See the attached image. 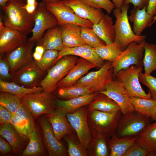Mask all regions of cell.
I'll return each instance as SVG.
<instances>
[{
  "label": "cell",
  "instance_id": "1",
  "mask_svg": "<svg viewBox=\"0 0 156 156\" xmlns=\"http://www.w3.org/2000/svg\"><path fill=\"white\" fill-rule=\"evenodd\" d=\"M26 3V0H12L1 9L5 26L28 35L32 32L34 20V14L29 13L23 7Z\"/></svg>",
  "mask_w": 156,
  "mask_h": 156
},
{
  "label": "cell",
  "instance_id": "2",
  "mask_svg": "<svg viewBox=\"0 0 156 156\" xmlns=\"http://www.w3.org/2000/svg\"><path fill=\"white\" fill-rule=\"evenodd\" d=\"M121 115L120 110L111 112L88 111V120L92 137L101 135L110 138L115 134Z\"/></svg>",
  "mask_w": 156,
  "mask_h": 156
},
{
  "label": "cell",
  "instance_id": "3",
  "mask_svg": "<svg viewBox=\"0 0 156 156\" xmlns=\"http://www.w3.org/2000/svg\"><path fill=\"white\" fill-rule=\"evenodd\" d=\"M129 5L123 3L120 8H115L113 10L116 18L114 27L115 33L114 42L121 44L125 49L131 43H140L145 40V35L137 36L134 33L130 25L127 15Z\"/></svg>",
  "mask_w": 156,
  "mask_h": 156
},
{
  "label": "cell",
  "instance_id": "4",
  "mask_svg": "<svg viewBox=\"0 0 156 156\" xmlns=\"http://www.w3.org/2000/svg\"><path fill=\"white\" fill-rule=\"evenodd\" d=\"M142 70V66L132 65L126 69L119 71L115 78L123 87L129 97L152 99L150 91L148 90V93H146L140 83L139 74Z\"/></svg>",
  "mask_w": 156,
  "mask_h": 156
},
{
  "label": "cell",
  "instance_id": "5",
  "mask_svg": "<svg viewBox=\"0 0 156 156\" xmlns=\"http://www.w3.org/2000/svg\"><path fill=\"white\" fill-rule=\"evenodd\" d=\"M150 117L135 111L121 115L115 134L118 137H136L153 121Z\"/></svg>",
  "mask_w": 156,
  "mask_h": 156
},
{
  "label": "cell",
  "instance_id": "6",
  "mask_svg": "<svg viewBox=\"0 0 156 156\" xmlns=\"http://www.w3.org/2000/svg\"><path fill=\"white\" fill-rule=\"evenodd\" d=\"M78 59L77 56L69 55L63 56L58 60L48 70L47 75L40 84L43 91L50 93L54 91L58 83L67 75Z\"/></svg>",
  "mask_w": 156,
  "mask_h": 156
},
{
  "label": "cell",
  "instance_id": "7",
  "mask_svg": "<svg viewBox=\"0 0 156 156\" xmlns=\"http://www.w3.org/2000/svg\"><path fill=\"white\" fill-rule=\"evenodd\" d=\"M33 114L35 120L40 116L49 114L56 109V98L52 93L42 91L38 93L18 95Z\"/></svg>",
  "mask_w": 156,
  "mask_h": 156
},
{
  "label": "cell",
  "instance_id": "8",
  "mask_svg": "<svg viewBox=\"0 0 156 156\" xmlns=\"http://www.w3.org/2000/svg\"><path fill=\"white\" fill-rule=\"evenodd\" d=\"M145 40L140 43H131L119 54L116 60L112 62L114 78L120 70L126 69L131 66H142Z\"/></svg>",
  "mask_w": 156,
  "mask_h": 156
},
{
  "label": "cell",
  "instance_id": "9",
  "mask_svg": "<svg viewBox=\"0 0 156 156\" xmlns=\"http://www.w3.org/2000/svg\"><path fill=\"white\" fill-rule=\"evenodd\" d=\"M88 107H82L75 112L66 114L67 118L75 131L80 143L86 149L92 139L88 120Z\"/></svg>",
  "mask_w": 156,
  "mask_h": 156
},
{
  "label": "cell",
  "instance_id": "10",
  "mask_svg": "<svg viewBox=\"0 0 156 156\" xmlns=\"http://www.w3.org/2000/svg\"><path fill=\"white\" fill-rule=\"evenodd\" d=\"M34 23L32 36L27 40L35 43L47 30L58 25L56 18L42 1L39 3L34 13Z\"/></svg>",
  "mask_w": 156,
  "mask_h": 156
},
{
  "label": "cell",
  "instance_id": "11",
  "mask_svg": "<svg viewBox=\"0 0 156 156\" xmlns=\"http://www.w3.org/2000/svg\"><path fill=\"white\" fill-rule=\"evenodd\" d=\"M114 78L112 62L107 61L98 70L90 72L82 77L74 85L92 87L95 92L105 90L107 85Z\"/></svg>",
  "mask_w": 156,
  "mask_h": 156
},
{
  "label": "cell",
  "instance_id": "12",
  "mask_svg": "<svg viewBox=\"0 0 156 156\" xmlns=\"http://www.w3.org/2000/svg\"><path fill=\"white\" fill-rule=\"evenodd\" d=\"M45 4L47 9L57 20L58 25L70 24L78 25L81 27L92 28L93 24L91 22L78 16L62 0Z\"/></svg>",
  "mask_w": 156,
  "mask_h": 156
},
{
  "label": "cell",
  "instance_id": "13",
  "mask_svg": "<svg viewBox=\"0 0 156 156\" xmlns=\"http://www.w3.org/2000/svg\"><path fill=\"white\" fill-rule=\"evenodd\" d=\"M38 121L41 128L44 145L49 156H66L67 151L64 144L56 138L52 125L45 115L38 117Z\"/></svg>",
  "mask_w": 156,
  "mask_h": 156
},
{
  "label": "cell",
  "instance_id": "14",
  "mask_svg": "<svg viewBox=\"0 0 156 156\" xmlns=\"http://www.w3.org/2000/svg\"><path fill=\"white\" fill-rule=\"evenodd\" d=\"M35 44L27 40L10 53L4 55L12 75L34 61L33 50Z\"/></svg>",
  "mask_w": 156,
  "mask_h": 156
},
{
  "label": "cell",
  "instance_id": "15",
  "mask_svg": "<svg viewBox=\"0 0 156 156\" xmlns=\"http://www.w3.org/2000/svg\"><path fill=\"white\" fill-rule=\"evenodd\" d=\"M44 72L38 67L34 60L12 74L11 81L25 87H37L43 79Z\"/></svg>",
  "mask_w": 156,
  "mask_h": 156
},
{
  "label": "cell",
  "instance_id": "16",
  "mask_svg": "<svg viewBox=\"0 0 156 156\" xmlns=\"http://www.w3.org/2000/svg\"><path fill=\"white\" fill-rule=\"evenodd\" d=\"M27 34L5 26L0 28V54H7L27 40Z\"/></svg>",
  "mask_w": 156,
  "mask_h": 156
},
{
  "label": "cell",
  "instance_id": "17",
  "mask_svg": "<svg viewBox=\"0 0 156 156\" xmlns=\"http://www.w3.org/2000/svg\"><path fill=\"white\" fill-rule=\"evenodd\" d=\"M99 92L105 94L115 101L119 106L122 114L135 111L125 89L116 79L109 82L105 90Z\"/></svg>",
  "mask_w": 156,
  "mask_h": 156
},
{
  "label": "cell",
  "instance_id": "18",
  "mask_svg": "<svg viewBox=\"0 0 156 156\" xmlns=\"http://www.w3.org/2000/svg\"><path fill=\"white\" fill-rule=\"evenodd\" d=\"M0 135L10 144L14 154L21 156L27 145L28 137L19 133L10 123L0 126Z\"/></svg>",
  "mask_w": 156,
  "mask_h": 156
},
{
  "label": "cell",
  "instance_id": "19",
  "mask_svg": "<svg viewBox=\"0 0 156 156\" xmlns=\"http://www.w3.org/2000/svg\"><path fill=\"white\" fill-rule=\"evenodd\" d=\"M52 127L55 136L60 141L65 135L73 133L75 131L66 119V114L57 108L51 113L44 114Z\"/></svg>",
  "mask_w": 156,
  "mask_h": 156
},
{
  "label": "cell",
  "instance_id": "20",
  "mask_svg": "<svg viewBox=\"0 0 156 156\" xmlns=\"http://www.w3.org/2000/svg\"><path fill=\"white\" fill-rule=\"evenodd\" d=\"M75 13L81 18L87 20L93 24L97 23L104 15L101 9L93 8L81 0H62Z\"/></svg>",
  "mask_w": 156,
  "mask_h": 156
},
{
  "label": "cell",
  "instance_id": "21",
  "mask_svg": "<svg viewBox=\"0 0 156 156\" xmlns=\"http://www.w3.org/2000/svg\"><path fill=\"white\" fill-rule=\"evenodd\" d=\"M69 55L79 56L85 59L99 68L105 62L96 53L93 48L89 45H86L71 48L65 47L59 51L56 63L63 56Z\"/></svg>",
  "mask_w": 156,
  "mask_h": 156
},
{
  "label": "cell",
  "instance_id": "22",
  "mask_svg": "<svg viewBox=\"0 0 156 156\" xmlns=\"http://www.w3.org/2000/svg\"><path fill=\"white\" fill-rule=\"evenodd\" d=\"M96 67L94 64L80 57L67 75L58 83L57 87L60 88L74 85L89 70Z\"/></svg>",
  "mask_w": 156,
  "mask_h": 156
},
{
  "label": "cell",
  "instance_id": "23",
  "mask_svg": "<svg viewBox=\"0 0 156 156\" xmlns=\"http://www.w3.org/2000/svg\"><path fill=\"white\" fill-rule=\"evenodd\" d=\"M63 43L65 47L71 48L88 45L81 36L80 26L74 24H65L59 25Z\"/></svg>",
  "mask_w": 156,
  "mask_h": 156
},
{
  "label": "cell",
  "instance_id": "24",
  "mask_svg": "<svg viewBox=\"0 0 156 156\" xmlns=\"http://www.w3.org/2000/svg\"><path fill=\"white\" fill-rule=\"evenodd\" d=\"M27 145L23 151L22 156H45L48 155L44 145L40 129L36 124L28 136Z\"/></svg>",
  "mask_w": 156,
  "mask_h": 156
},
{
  "label": "cell",
  "instance_id": "25",
  "mask_svg": "<svg viewBox=\"0 0 156 156\" xmlns=\"http://www.w3.org/2000/svg\"><path fill=\"white\" fill-rule=\"evenodd\" d=\"M146 9V7L141 9L134 7L131 11L130 15L128 16L129 21L133 24V31L137 36L141 35L144 29L152 25L154 16L148 14Z\"/></svg>",
  "mask_w": 156,
  "mask_h": 156
},
{
  "label": "cell",
  "instance_id": "26",
  "mask_svg": "<svg viewBox=\"0 0 156 156\" xmlns=\"http://www.w3.org/2000/svg\"><path fill=\"white\" fill-rule=\"evenodd\" d=\"M92 28L106 45L110 44L114 42L115 33L114 25L112 19L109 14H104L97 23L93 24Z\"/></svg>",
  "mask_w": 156,
  "mask_h": 156
},
{
  "label": "cell",
  "instance_id": "27",
  "mask_svg": "<svg viewBox=\"0 0 156 156\" xmlns=\"http://www.w3.org/2000/svg\"><path fill=\"white\" fill-rule=\"evenodd\" d=\"M36 43L37 45L42 46L45 50H56L59 51L65 47L63 43L61 30L58 25L47 30Z\"/></svg>",
  "mask_w": 156,
  "mask_h": 156
},
{
  "label": "cell",
  "instance_id": "28",
  "mask_svg": "<svg viewBox=\"0 0 156 156\" xmlns=\"http://www.w3.org/2000/svg\"><path fill=\"white\" fill-rule=\"evenodd\" d=\"M98 92H94L66 100L56 98V108L63 110L66 114L73 113L80 107L88 105L92 101Z\"/></svg>",
  "mask_w": 156,
  "mask_h": 156
},
{
  "label": "cell",
  "instance_id": "29",
  "mask_svg": "<svg viewBox=\"0 0 156 156\" xmlns=\"http://www.w3.org/2000/svg\"><path fill=\"white\" fill-rule=\"evenodd\" d=\"M137 138L128 137L119 138L114 134L108 140L109 156H123L136 142Z\"/></svg>",
  "mask_w": 156,
  "mask_h": 156
},
{
  "label": "cell",
  "instance_id": "30",
  "mask_svg": "<svg viewBox=\"0 0 156 156\" xmlns=\"http://www.w3.org/2000/svg\"><path fill=\"white\" fill-rule=\"evenodd\" d=\"M136 137V142L149 153L156 152V121L149 125Z\"/></svg>",
  "mask_w": 156,
  "mask_h": 156
},
{
  "label": "cell",
  "instance_id": "31",
  "mask_svg": "<svg viewBox=\"0 0 156 156\" xmlns=\"http://www.w3.org/2000/svg\"><path fill=\"white\" fill-rule=\"evenodd\" d=\"M88 111L95 110L108 112L120 110L115 101L105 94L99 92L88 105Z\"/></svg>",
  "mask_w": 156,
  "mask_h": 156
},
{
  "label": "cell",
  "instance_id": "32",
  "mask_svg": "<svg viewBox=\"0 0 156 156\" xmlns=\"http://www.w3.org/2000/svg\"><path fill=\"white\" fill-rule=\"evenodd\" d=\"M93 88L89 86L73 85L59 88L57 93L59 99L66 100L94 92Z\"/></svg>",
  "mask_w": 156,
  "mask_h": 156
},
{
  "label": "cell",
  "instance_id": "33",
  "mask_svg": "<svg viewBox=\"0 0 156 156\" xmlns=\"http://www.w3.org/2000/svg\"><path fill=\"white\" fill-rule=\"evenodd\" d=\"M108 140L101 135L92 137V139L87 149L90 156H109Z\"/></svg>",
  "mask_w": 156,
  "mask_h": 156
},
{
  "label": "cell",
  "instance_id": "34",
  "mask_svg": "<svg viewBox=\"0 0 156 156\" xmlns=\"http://www.w3.org/2000/svg\"><path fill=\"white\" fill-rule=\"evenodd\" d=\"M94 49L102 60L112 62L116 60L120 53L125 49L121 44L115 42Z\"/></svg>",
  "mask_w": 156,
  "mask_h": 156
},
{
  "label": "cell",
  "instance_id": "35",
  "mask_svg": "<svg viewBox=\"0 0 156 156\" xmlns=\"http://www.w3.org/2000/svg\"><path fill=\"white\" fill-rule=\"evenodd\" d=\"M43 91L41 86L32 88L23 87L12 82H8L0 79V91L9 92L21 95L26 94L38 93Z\"/></svg>",
  "mask_w": 156,
  "mask_h": 156
},
{
  "label": "cell",
  "instance_id": "36",
  "mask_svg": "<svg viewBox=\"0 0 156 156\" xmlns=\"http://www.w3.org/2000/svg\"><path fill=\"white\" fill-rule=\"evenodd\" d=\"M144 49V55L142 61L144 73L151 74L156 70V44L145 42Z\"/></svg>",
  "mask_w": 156,
  "mask_h": 156
},
{
  "label": "cell",
  "instance_id": "37",
  "mask_svg": "<svg viewBox=\"0 0 156 156\" xmlns=\"http://www.w3.org/2000/svg\"><path fill=\"white\" fill-rule=\"evenodd\" d=\"M129 97L135 111L151 117L153 109L156 104V100L137 97Z\"/></svg>",
  "mask_w": 156,
  "mask_h": 156
},
{
  "label": "cell",
  "instance_id": "38",
  "mask_svg": "<svg viewBox=\"0 0 156 156\" xmlns=\"http://www.w3.org/2000/svg\"><path fill=\"white\" fill-rule=\"evenodd\" d=\"M73 133L67 134L63 138L68 145L67 153L69 156H88L87 149H86L79 140H77Z\"/></svg>",
  "mask_w": 156,
  "mask_h": 156
},
{
  "label": "cell",
  "instance_id": "39",
  "mask_svg": "<svg viewBox=\"0 0 156 156\" xmlns=\"http://www.w3.org/2000/svg\"><path fill=\"white\" fill-rule=\"evenodd\" d=\"M23 104V100L20 96L6 92H0V104L5 107L12 114L15 113Z\"/></svg>",
  "mask_w": 156,
  "mask_h": 156
},
{
  "label": "cell",
  "instance_id": "40",
  "mask_svg": "<svg viewBox=\"0 0 156 156\" xmlns=\"http://www.w3.org/2000/svg\"><path fill=\"white\" fill-rule=\"evenodd\" d=\"M81 37L85 42L93 48L106 44L99 38L92 28L81 27Z\"/></svg>",
  "mask_w": 156,
  "mask_h": 156
},
{
  "label": "cell",
  "instance_id": "41",
  "mask_svg": "<svg viewBox=\"0 0 156 156\" xmlns=\"http://www.w3.org/2000/svg\"><path fill=\"white\" fill-rule=\"evenodd\" d=\"M59 51L56 50H45L41 60L36 62L38 67L45 72L50 69L53 64L56 63Z\"/></svg>",
  "mask_w": 156,
  "mask_h": 156
},
{
  "label": "cell",
  "instance_id": "42",
  "mask_svg": "<svg viewBox=\"0 0 156 156\" xmlns=\"http://www.w3.org/2000/svg\"><path fill=\"white\" fill-rule=\"evenodd\" d=\"M15 113L26 122L30 133L35 125V119L32 113L24 104L18 108Z\"/></svg>",
  "mask_w": 156,
  "mask_h": 156
},
{
  "label": "cell",
  "instance_id": "43",
  "mask_svg": "<svg viewBox=\"0 0 156 156\" xmlns=\"http://www.w3.org/2000/svg\"><path fill=\"white\" fill-rule=\"evenodd\" d=\"M139 79L140 82L149 89L152 99L156 100V77L141 72L139 74Z\"/></svg>",
  "mask_w": 156,
  "mask_h": 156
},
{
  "label": "cell",
  "instance_id": "44",
  "mask_svg": "<svg viewBox=\"0 0 156 156\" xmlns=\"http://www.w3.org/2000/svg\"><path fill=\"white\" fill-rule=\"evenodd\" d=\"M89 5L94 8L105 10L109 14L115 8L113 3L110 0H81Z\"/></svg>",
  "mask_w": 156,
  "mask_h": 156
},
{
  "label": "cell",
  "instance_id": "45",
  "mask_svg": "<svg viewBox=\"0 0 156 156\" xmlns=\"http://www.w3.org/2000/svg\"><path fill=\"white\" fill-rule=\"evenodd\" d=\"M10 123L19 133L28 137L30 133L27 124L18 115L13 114Z\"/></svg>",
  "mask_w": 156,
  "mask_h": 156
},
{
  "label": "cell",
  "instance_id": "46",
  "mask_svg": "<svg viewBox=\"0 0 156 156\" xmlns=\"http://www.w3.org/2000/svg\"><path fill=\"white\" fill-rule=\"evenodd\" d=\"M148 151L136 141L126 151L123 156H147Z\"/></svg>",
  "mask_w": 156,
  "mask_h": 156
},
{
  "label": "cell",
  "instance_id": "47",
  "mask_svg": "<svg viewBox=\"0 0 156 156\" xmlns=\"http://www.w3.org/2000/svg\"><path fill=\"white\" fill-rule=\"evenodd\" d=\"M0 76L1 79L7 80L11 79L12 77L9 65L3 56L0 57Z\"/></svg>",
  "mask_w": 156,
  "mask_h": 156
},
{
  "label": "cell",
  "instance_id": "48",
  "mask_svg": "<svg viewBox=\"0 0 156 156\" xmlns=\"http://www.w3.org/2000/svg\"><path fill=\"white\" fill-rule=\"evenodd\" d=\"M12 114L7 108L0 104V126L10 123Z\"/></svg>",
  "mask_w": 156,
  "mask_h": 156
},
{
  "label": "cell",
  "instance_id": "49",
  "mask_svg": "<svg viewBox=\"0 0 156 156\" xmlns=\"http://www.w3.org/2000/svg\"><path fill=\"white\" fill-rule=\"evenodd\" d=\"M4 138L0 137V156L6 155L12 153L14 154L13 149L10 144Z\"/></svg>",
  "mask_w": 156,
  "mask_h": 156
},
{
  "label": "cell",
  "instance_id": "50",
  "mask_svg": "<svg viewBox=\"0 0 156 156\" xmlns=\"http://www.w3.org/2000/svg\"><path fill=\"white\" fill-rule=\"evenodd\" d=\"M148 0H125L123 3L129 4L132 3L134 7L141 9L144 7H147Z\"/></svg>",
  "mask_w": 156,
  "mask_h": 156
},
{
  "label": "cell",
  "instance_id": "51",
  "mask_svg": "<svg viewBox=\"0 0 156 156\" xmlns=\"http://www.w3.org/2000/svg\"><path fill=\"white\" fill-rule=\"evenodd\" d=\"M39 3L36 0H26V3L23 7L30 14H33L36 9Z\"/></svg>",
  "mask_w": 156,
  "mask_h": 156
},
{
  "label": "cell",
  "instance_id": "52",
  "mask_svg": "<svg viewBox=\"0 0 156 156\" xmlns=\"http://www.w3.org/2000/svg\"><path fill=\"white\" fill-rule=\"evenodd\" d=\"M44 52L45 50L42 47L40 46L36 47L33 54L34 60L36 62L39 61L41 59Z\"/></svg>",
  "mask_w": 156,
  "mask_h": 156
},
{
  "label": "cell",
  "instance_id": "53",
  "mask_svg": "<svg viewBox=\"0 0 156 156\" xmlns=\"http://www.w3.org/2000/svg\"><path fill=\"white\" fill-rule=\"evenodd\" d=\"M146 9L150 15L153 16L156 15V0H148Z\"/></svg>",
  "mask_w": 156,
  "mask_h": 156
},
{
  "label": "cell",
  "instance_id": "54",
  "mask_svg": "<svg viewBox=\"0 0 156 156\" xmlns=\"http://www.w3.org/2000/svg\"><path fill=\"white\" fill-rule=\"evenodd\" d=\"M114 4L115 8H120L125 0H110Z\"/></svg>",
  "mask_w": 156,
  "mask_h": 156
},
{
  "label": "cell",
  "instance_id": "55",
  "mask_svg": "<svg viewBox=\"0 0 156 156\" xmlns=\"http://www.w3.org/2000/svg\"><path fill=\"white\" fill-rule=\"evenodd\" d=\"M151 117L154 121H156V104L153 109L151 115Z\"/></svg>",
  "mask_w": 156,
  "mask_h": 156
},
{
  "label": "cell",
  "instance_id": "56",
  "mask_svg": "<svg viewBox=\"0 0 156 156\" xmlns=\"http://www.w3.org/2000/svg\"><path fill=\"white\" fill-rule=\"evenodd\" d=\"M60 0H41L45 4L58 2Z\"/></svg>",
  "mask_w": 156,
  "mask_h": 156
},
{
  "label": "cell",
  "instance_id": "57",
  "mask_svg": "<svg viewBox=\"0 0 156 156\" xmlns=\"http://www.w3.org/2000/svg\"><path fill=\"white\" fill-rule=\"evenodd\" d=\"M12 0H0V5L1 8L4 6L9 1Z\"/></svg>",
  "mask_w": 156,
  "mask_h": 156
},
{
  "label": "cell",
  "instance_id": "58",
  "mask_svg": "<svg viewBox=\"0 0 156 156\" xmlns=\"http://www.w3.org/2000/svg\"><path fill=\"white\" fill-rule=\"evenodd\" d=\"M147 156H156V152L152 153H148Z\"/></svg>",
  "mask_w": 156,
  "mask_h": 156
},
{
  "label": "cell",
  "instance_id": "59",
  "mask_svg": "<svg viewBox=\"0 0 156 156\" xmlns=\"http://www.w3.org/2000/svg\"><path fill=\"white\" fill-rule=\"evenodd\" d=\"M156 21V15H155L153 17V20L152 23V25L154 23V22Z\"/></svg>",
  "mask_w": 156,
  "mask_h": 156
}]
</instances>
